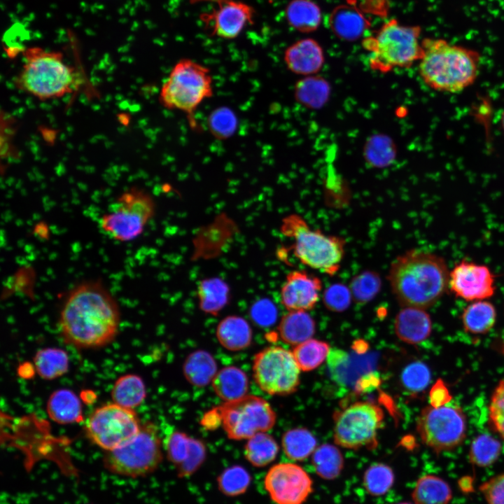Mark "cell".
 <instances>
[{"instance_id": "1", "label": "cell", "mask_w": 504, "mask_h": 504, "mask_svg": "<svg viewBox=\"0 0 504 504\" xmlns=\"http://www.w3.org/2000/svg\"><path fill=\"white\" fill-rule=\"evenodd\" d=\"M120 323V309L111 293L99 281H87L68 293L59 314V328L68 344L94 349L114 340Z\"/></svg>"}, {"instance_id": "2", "label": "cell", "mask_w": 504, "mask_h": 504, "mask_svg": "<svg viewBox=\"0 0 504 504\" xmlns=\"http://www.w3.org/2000/svg\"><path fill=\"white\" fill-rule=\"evenodd\" d=\"M387 279L400 306L426 309L449 288V271L442 257L415 248L393 260Z\"/></svg>"}, {"instance_id": "3", "label": "cell", "mask_w": 504, "mask_h": 504, "mask_svg": "<svg viewBox=\"0 0 504 504\" xmlns=\"http://www.w3.org/2000/svg\"><path fill=\"white\" fill-rule=\"evenodd\" d=\"M421 46L419 73L430 88L456 93L474 83L481 59L478 51L441 38H425Z\"/></svg>"}, {"instance_id": "4", "label": "cell", "mask_w": 504, "mask_h": 504, "mask_svg": "<svg viewBox=\"0 0 504 504\" xmlns=\"http://www.w3.org/2000/svg\"><path fill=\"white\" fill-rule=\"evenodd\" d=\"M23 57L22 69L13 78L18 90L42 101L71 92L76 71L64 62L61 52L29 47L23 51Z\"/></svg>"}, {"instance_id": "5", "label": "cell", "mask_w": 504, "mask_h": 504, "mask_svg": "<svg viewBox=\"0 0 504 504\" xmlns=\"http://www.w3.org/2000/svg\"><path fill=\"white\" fill-rule=\"evenodd\" d=\"M280 231L293 240L289 250L301 264L329 276L340 270L345 254L346 240L343 237L312 229L296 214L282 219Z\"/></svg>"}, {"instance_id": "6", "label": "cell", "mask_w": 504, "mask_h": 504, "mask_svg": "<svg viewBox=\"0 0 504 504\" xmlns=\"http://www.w3.org/2000/svg\"><path fill=\"white\" fill-rule=\"evenodd\" d=\"M421 33L419 25L401 24L394 18L386 22L375 35L363 41L364 49L369 52L370 67L386 73L419 62L423 52Z\"/></svg>"}, {"instance_id": "7", "label": "cell", "mask_w": 504, "mask_h": 504, "mask_svg": "<svg viewBox=\"0 0 504 504\" xmlns=\"http://www.w3.org/2000/svg\"><path fill=\"white\" fill-rule=\"evenodd\" d=\"M214 95L210 69L191 59L178 60L163 83L159 94L161 105L186 114L190 127L197 128L195 112Z\"/></svg>"}, {"instance_id": "8", "label": "cell", "mask_w": 504, "mask_h": 504, "mask_svg": "<svg viewBox=\"0 0 504 504\" xmlns=\"http://www.w3.org/2000/svg\"><path fill=\"white\" fill-rule=\"evenodd\" d=\"M161 440L155 426L148 423L122 445L106 451L103 458L105 468L111 473L137 478L153 472L161 463Z\"/></svg>"}, {"instance_id": "9", "label": "cell", "mask_w": 504, "mask_h": 504, "mask_svg": "<svg viewBox=\"0 0 504 504\" xmlns=\"http://www.w3.org/2000/svg\"><path fill=\"white\" fill-rule=\"evenodd\" d=\"M155 204L146 190L132 187L122 192L100 218L102 230L113 239L127 242L136 239L153 217Z\"/></svg>"}, {"instance_id": "10", "label": "cell", "mask_w": 504, "mask_h": 504, "mask_svg": "<svg viewBox=\"0 0 504 504\" xmlns=\"http://www.w3.org/2000/svg\"><path fill=\"white\" fill-rule=\"evenodd\" d=\"M383 421L384 412L376 404L355 402L334 414V440L346 449H374Z\"/></svg>"}, {"instance_id": "11", "label": "cell", "mask_w": 504, "mask_h": 504, "mask_svg": "<svg viewBox=\"0 0 504 504\" xmlns=\"http://www.w3.org/2000/svg\"><path fill=\"white\" fill-rule=\"evenodd\" d=\"M216 409L227 437L234 440H248L258 433L266 432L276 422V414L270 403L255 396L225 402Z\"/></svg>"}, {"instance_id": "12", "label": "cell", "mask_w": 504, "mask_h": 504, "mask_svg": "<svg viewBox=\"0 0 504 504\" xmlns=\"http://www.w3.org/2000/svg\"><path fill=\"white\" fill-rule=\"evenodd\" d=\"M422 442L436 453L450 451L465 438L466 421L462 410L455 405L424 408L417 420Z\"/></svg>"}, {"instance_id": "13", "label": "cell", "mask_w": 504, "mask_h": 504, "mask_svg": "<svg viewBox=\"0 0 504 504\" xmlns=\"http://www.w3.org/2000/svg\"><path fill=\"white\" fill-rule=\"evenodd\" d=\"M141 428L132 409L113 402L94 410L87 419L85 429L88 438L106 451L126 443Z\"/></svg>"}, {"instance_id": "14", "label": "cell", "mask_w": 504, "mask_h": 504, "mask_svg": "<svg viewBox=\"0 0 504 504\" xmlns=\"http://www.w3.org/2000/svg\"><path fill=\"white\" fill-rule=\"evenodd\" d=\"M300 368L293 352L281 346H269L255 354L253 374L255 383L270 395L295 392L300 383Z\"/></svg>"}, {"instance_id": "15", "label": "cell", "mask_w": 504, "mask_h": 504, "mask_svg": "<svg viewBox=\"0 0 504 504\" xmlns=\"http://www.w3.org/2000/svg\"><path fill=\"white\" fill-rule=\"evenodd\" d=\"M263 484L274 504H304L313 492L312 477L293 463H279L270 467Z\"/></svg>"}, {"instance_id": "16", "label": "cell", "mask_w": 504, "mask_h": 504, "mask_svg": "<svg viewBox=\"0 0 504 504\" xmlns=\"http://www.w3.org/2000/svg\"><path fill=\"white\" fill-rule=\"evenodd\" d=\"M449 289L466 301L487 300L496 292L495 276L484 265L462 260L449 272Z\"/></svg>"}, {"instance_id": "17", "label": "cell", "mask_w": 504, "mask_h": 504, "mask_svg": "<svg viewBox=\"0 0 504 504\" xmlns=\"http://www.w3.org/2000/svg\"><path fill=\"white\" fill-rule=\"evenodd\" d=\"M214 1L218 4L211 13L200 16L211 36L225 39L237 38L247 24L253 23L255 13L250 5L237 0H194Z\"/></svg>"}, {"instance_id": "18", "label": "cell", "mask_w": 504, "mask_h": 504, "mask_svg": "<svg viewBox=\"0 0 504 504\" xmlns=\"http://www.w3.org/2000/svg\"><path fill=\"white\" fill-rule=\"evenodd\" d=\"M322 287L318 276L304 270L291 271L281 288V304L289 312L312 309L319 300Z\"/></svg>"}, {"instance_id": "19", "label": "cell", "mask_w": 504, "mask_h": 504, "mask_svg": "<svg viewBox=\"0 0 504 504\" xmlns=\"http://www.w3.org/2000/svg\"><path fill=\"white\" fill-rule=\"evenodd\" d=\"M284 62L293 73L309 76L321 69L325 57L319 43L313 38H307L295 42L286 48Z\"/></svg>"}, {"instance_id": "20", "label": "cell", "mask_w": 504, "mask_h": 504, "mask_svg": "<svg viewBox=\"0 0 504 504\" xmlns=\"http://www.w3.org/2000/svg\"><path fill=\"white\" fill-rule=\"evenodd\" d=\"M374 363V359L370 356L364 358L350 355L340 349L332 350L328 356L331 377L344 386L356 385L361 377L370 372Z\"/></svg>"}, {"instance_id": "21", "label": "cell", "mask_w": 504, "mask_h": 504, "mask_svg": "<svg viewBox=\"0 0 504 504\" xmlns=\"http://www.w3.org/2000/svg\"><path fill=\"white\" fill-rule=\"evenodd\" d=\"M395 331L400 340L409 344L426 340L432 331L430 315L424 309L406 307L396 315Z\"/></svg>"}, {"instance_id": "22", "label": "cell", "mask_w": 504, "mask_h": 504, "mask_svg": "<svg viewBox=\"0 0 504 504\" xmlns=\"http://www.w3.org/2000/svg\"><path fill=\"white\" fill-rule=\"evenodd\" d=\"M216 337L224 348L230 351H240L251 344L253 333L251 326L245 318L231 315L219 322Z\"/></svg>"}, {"instance_id": "23", "label": "cell", "mask_w": 504, "mask_h": 504, "mask_svg": "<svg viewBox=\"0 0 504 504\" xmlns=\"http://www.w3.org/2000/svg\"><path fill=\"white\" fill-rule=\"evenodd\" d=\"M46 408L49 417L59 424H72L82 419L80 401L69 389L54 391L47 402Z\"/></svg>"}, {"instance_id": "24", "label": "cell", "mask_w": 504, "mask_h": 504, "mask_svg": "<svg viewBox=\"0 0 504 504\" xmlns=\"http://www.w3.org/2000/svg\"><path fill=\"white\" fill-rule=\"evenodd\" d=\"M197 295L200 309L215 316L229 303L230 288L219 277L206 278L200 281Z\"/></svg>"}, {"instance_id": "25", "label": "cell", "mask_w": 504, "mask_h": 504, "mask_svg": "<svg viewBox=\"0 0 504 504\" xmlns=\"http://www.w3.org/2000/svg\"><path fill=\"white\" fill-rule=\"evenodd\" d=\"M315 327L314 320L306 311H290L281 318L278 331L284 342L298 345L312 337Z\"/></svg>"}, {"instance_id": "26", "label": "cell", "mask_w": 504, "mask_h": 504, "mask_svg": "<svg viewBox=\"0 0 504 504\" xmlns=\"http://www.w3.org/2000/svg\"><path fill=\"white\" fill-rule=\"evenodd\" d=\"M411 496L414 504H449L452 491L442 477L426 474L416 480Z\"/></svg>"}, {"instance_id": "27", "label": "cell", "mask_w": 504, "mask_h": 504, "mask_svg": "<svg viewBox=\"0 0 504 504\" xmlns=\"http://www.w3.org/2000/svg\"><path fill=\"white\" fill-rule=\"evenodd\" d=\"M216 394L225 402L234 401L245 396L248 388L246 373L234 366L225 367L219 370L212 381Z\"/></svg>"}, {"instance_id": "28", "label": "cell", "mask_w": 504, "mask_h": 504, "mask_svg": "<svg viewBox=\"0 0 504 504\" xmlns=\"http://www.w3.org/2000/svg\"><path fill=\"white\" fill-rule=\"evenodd\" d=\"M285 14L290 26L303 33L316 30L322 19L320 7L312 0H291Z\"/></svg>"}, {"instance_id": "29", "label": "cell", "mask_w": 504, "mask_h": 504, "mask_svg": "<svg viewBox=\"0 0 504 504\" xmlns=\"http://www.w3.org/2000/svg\"><path fill=\"white\" fill-rule=\"evenodd\" d=\"M183 370L186 379L197 387L209 384L218 372L215 359L211 354L203 350L189 354L184 362Z\"/></svg>"}, {"instance_id": "30", "label": "cell", "mask_w": 504, "mask_h": 504, "mask_svg": "<svg viewBox=\"0 0 504 504\" xmlns=\"http://www.w3.org/2000/svg\"><path fill=\"white\" fill-rule=\"evenodd\" d=\"M496 321V307L486 300L472 302L461 314L465 330L472 334L486 333L493 328Z\"/></svg>"}, {"instance_id": "31", "label": "cell", "mask_w": 504, "mask_h": 504, "mask_svg": "<svg viewBox=\"0 0 504 504\" xmlns=\"http://www.w3.org/2000/svg\"><path fill=\"white\" fill-rule=\"evenodd\" d=\"M146 390L143 379L136 374L120 377L111 390L113 402L122 407L134 409L145 399Z\"/></svg>"}, {"instance_id": "32", "label": "cell", "mask_w": 504, "mask_h": 504, "mask_svg": "<svg viewBox=\"0 0 504 504\" xmlns=\"http://www.w3.org/2000/svg\"><path fill=\"white\" fill-rule=\"evenodd\" d=\"M34 365L38 374L46 380L64 375L69 370V359L65 351L59 348H44L34 357Z\"/></svg>"}, {"instance_id": "33", "label": "cell", "mask_w": 504, "mask_h": 504, "mask_svg": "<svg viewBox=\"0 0 504 504\" xmlns=\"http://www.w3.org/2000/svg\"><path fill=\"white\" fill-rule=\"evenodd\" d=\"M279 450V444L272 435L260 432L248 439L244 454L253 466L262 468L274 461Z\"/></svg>"}, {"instance_id": "34", "label": "cell", "mask_w": 504, "mask_h": 504, "mask_svg": "<svg viewBox=\"0 0 504 504\" xmlns=\"http://www.w3.org/2000/svg\"><path fill=\"white\" fill-rule=\"evenodd\" d=\"M312 463L316 474L326 480L337 478L344 465L343 456L338 448L323 444L316 449L312 456Z\"/></svg>"}, {"instance_id": "35", "label": "cell", "mask_w": 504, "mask_h": 504, "mask_svg": "<svg viewBox=\"0 0 504 504\" xmlns=\"http://www.w3.org/2000/svg\"><path fill=\"white\" fill-rule=\"evenodd\" d=\"M317 441L314 435L304 428L286 431L282 436L281 446L285 455L290 460L302 461L316 449Z\"/></svg>"}, {"instance_id": "36", "label": "cell", "mask_w": 504, "mask_h": 504, "mask_svg": "<svg viewBox=\"0 0 504 504\" xmlns=\"http://www.w3.org/2000/svg\"><path fill=\"white\" fill-rule=\"evenodd\" d=\"M330 24L334 33L340 38L355 40L365 29L363 16L348 6L337 8L330 18Z\"/></svg>"}, {"instance_id": "37", "label": "cell", "mask_w": 504, "mask_h": 504, "mask_svg": "<svg viewBox=\"0 0 504 504\" xmlns=\"http://www.w3.org/2000/svg\"><path fill=\"white\" fill-rule=\"evenodd\" d=\"M394 482L395 474L393 469L382 463L370 465L363 476V488L372 496L386 494L393 487Z\"/></svg>"}, {"instance_id": "38", "label": "cell", "mask_w": 504, "mask_h": 504, "mask_svg": "<svg viewBox=\"0 0 504 504\" xmlns=\"http://www.w3.org/2000/svg\"><path fill=\"white\" fill-rule=\"evenodd\" d=\"M219 491L227 497H237L246 492L252 477L243 466L233 465L225 468L217 477Z\"/></svg>"}, {"instance_id": "39", "label": "cell", "mask_w": 504, "mask_h": 504, "mask_svg": "<svg viewBox=\"0 0 504 504\" xmlns=\"http://www.w3.org/2000/svg\"><path fill=\"white\" fill-rule=\"evenodd\" d=\"M330 346L323 341L309 339L293 351L295 360L302 371H310L321 365L329 354Z\"/></svg>"}, {"instance_id": "40", "label": "cell", "mask_w": 504, "mask_h": 504, "mask_svg": "<svg viewBox=\"0 0 504 504\" xmlns=\"http://www.w3.org/2000/svg\"><path fill=\"white\" fill-rule=\"evenodd\" d=\"M501 444L489 434H481L472 441L469 451L470 462L477 467L485 468L493 465L498 458Z\"/></svg>"}, {"instance_id": "41", "label": "cell", "mask_w": 504, "mask_h": 504, "mask_svg": "<svg viewBox=\"0 0 504 504\" xmlns=\"http://www.w3.org/2000/svg\"><path fill=\"white\" fill-rule=\"evenodd\" d=\"M381 288L380 276L372 270H365L355 275L349 284L352 300L358 304L371 301L379 293Z\"/></svg>"}, {"instance_id": "42", "label": "cell", "mask_w": 504, "mask_h": 504, "mask_svg": "<svg viewBox=\"0 0 504 504\" xmlns=\"http://www.w3.org/2000/svg\"><path fill=\"white\" fill-rule=\"evenodd\" d=\"M206 125L213 136L219 140H225L235 134L238 127V118L232 108L221 106L211 111Z\"/></svg>"}, {"instance_id": "43", "label": "cell", "mask_w": 504, "mask_h": 504, "mask_svg": "<svg viewBox=\"0 0 504 504\" xmlns=\"http://www.w3.org/2000/svg\"><path fill=\"white\" fill-rule=\"evenodd\" d=\"M430 375V371L426 364L416 361L404 368L401 374V382L409 392L419 393L428 386Z\"/></svg>"}, {"instance_id": "44", "label": "cell", "mask_w": 504, "mask_h": 504, "mask_svg": "<svg viewBox=\"0 0 504 504\" xmlns=\"http://www.w3.org/2000/svg\"><path fill=\"white\" fill-rule=\"evenodd\" d=\"M191 438L180 431L174 432L166 444L167 456L169 461L176 468L181 466L188 457L190 451Z\"/></svg>"}, {"instance_id": "45", "label": "cell", "mask_w": 504, "mask_h": 504, "mask_svg": "<svg viewBox=\"0 0 504 504\" xmlns=\"http://www.w3.org/2000/svg\"><path fill=\"white\" fill-rule=\"evenodd\" d=\"M351 299L349 287L342 284L330 286L323 294L324 305L328 309L335 312L346 310L349 307Z\"/></svg>"}, {"instance_id": "46", "label": "cell", "mask_w": 504, "mask_h": 504, "mask_svg": "<svg viewBox=\"0 0 504 504\" xmlns=\"http://www.w3.org/2000/svg\"><path fill=\"white\" fill-rule=\"evenodd\" d=\"M206 454L204 444L199 440L191 438L190 454L185 462L176 468L178 476L185 477L192 475L203 463Z\"/></svg>"}, {"instance_id": "47", "label": "cell", "mask_w": 504, "mask_h": 504, "mask_svg": "<svg viewBox=\"0 0 504 504\" xmlns=\"http://www.w3.org/2000/svg\"><path fill=\"white\" fill-rule=\"evenodd\" d=\"M489 416L494 428L504 439V379L498 384L493 393Z\"/></svg>"}, {"instance_id": "48", "label": "cell", "mask_w": 504, "mask_h": 504, "mask_svg": "<svg viewBox=\"0 0 504 504\" xmlns=\"http://www.w3.org/2000/svg\"><path fill=\"white\" fill-rule=\"evenodd\" d=\"M479 489L487 504H504V472L489 478Z\"/></svg>"}, {"instance_id": "49", "label": "cell", "mask_w": 504, "mask_h": 504, "mask_svg": "<svg viewBox=\"0 0 504 504\" xmlns=\"http://www.w3.org/2000/svg\"><path fill=\"white\" fill-rule=\"evenodd\" d=\"M250 315L256 324L266 327L274 323L277 312L274 304L271 301L262 299L253 304Z\"/></svg>"}, {"instance_id": "50", "label": "cell", "mask_w": 504, "mask_h": 504, "mask_svg": "<svg viewBox=\"0 0 504 504\" xmlns=\"http://www.w3.org/2000/svg\"><path fill=\"white\" fill-rule=\"evenodd\" d=\"M450 399L451 396H449L448 389L444 385L443 382L441 381L437 382L430 393L431 405L433 407H440L448 403Z\"/></svg>"}, {"instance_id": "51", "label": "cell", "mask_w": 504, "mask_h": 504, "mask_svg": "<svg viewBox=\"0 0 504 504\" xmlns=\"http://www.w3.org/2000/svg\"><path fill=\"white\" fill-rule=\"evenodd\" d=\"M459 486L463 492H470L472 489V480L470 477L465 476L459 481Z\"/></svg>"}, {"instance_id": "52", "label": "cell", "mask_w": 504, "mask_h": 504, "mask_svg": "<svg viewBox=\"0 0 504 504\" xmlns=\"http://www.w3.org/2000/svg\"><path fill=\"white\" fill-rule=\"evenodd\" d=\"M391 504H414L409 502H400V503H391Z\"/></svg>"}, {"instance_id": "53", "label": "cell", "mask_w": 504, "mask_h": 504, "mask_svg": "<svg viewBox=\"0 0 504 504\" xmlns=\"http://www.w3.org/2000/svg\"><path fill=\"white\" fill-rule=\"evenodd\" d=\"M501 122H502L503 128V130H504V113H503V115H502Z\"/></svg>"}]
</instances>
